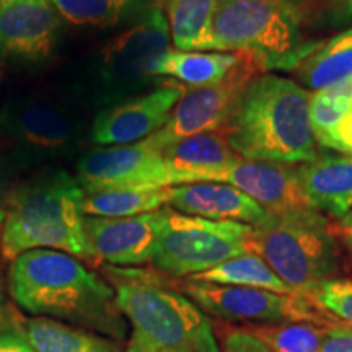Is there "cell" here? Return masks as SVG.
Returning <instances> with one entry per match:
<instances>
[{
  "instance_id": "e0dca14e",
  "label": "cell",
  "mask_w": 352,
  "mask_h": 352,
  "mask_svg": "<svg viewBox=\"0 0 352 352\" xmlns=\"http://www.w3.org/2000/svg\"><path fill=\"white\" fill-rule=\"evenodd\" d=\"M296 175L310 209L338 220L352 210V153H318Z\"/></svg>"
},
{
  "instance_id": "ffe728a7",
  "label": "cell",
  "mask_w": 352,
  "mask_h": 352,
  "mask_svg": "<svg viewBox=\"0 0 352 352\" xmlns=\"http://www.w3.org/2000/svg\"><path fill=\"white\" fill-rule=\"evenodd\" d=\"M243 52L168 50L153 63L152 77H170L186 87L199 88L217 83L240 63Z\"/></svg>"
},
{
  "instance_id": "52a82bcc",
  "label": "cell",
  "mask_w": 352,
  "mask_h": 352,
  "mask_svg": "<svg viewBox=\"0 0 352 352\" xmlns=\"http://www.w3.org/2000/svg\"><path fill=\"white\" fill-rule=\"evenodd\" d=\"M170 25L160 3L104 44L90 65V98L108 108L152 80L151 69L170 50Z\"/></svg>"
},
{
  "instance_id": "e575fe53",
  "label": "cell",
  "mask_w": 352,
  "mask_h": 352,
  "mask_svg": "<svg viewBox=\"0 0 352 352\" xmlns=\"http://www.w3.org/2000/svg\"><path fill=\"white\" fill-rule=\"evenodd\" d=\"M6 215H7V210L0 209V241H2V227H3V222H6Z\"/></svg>"
},
{
  "instance_id": "4dcf8cb0",
  "label": "cell",
  "mask_w": 352,
  "mask_h": 352,
  "mask_svg": "<svg viewBox=\"0 0 352 352\" xmlns=\"http://www.w3.org/2000/svg\"><path fill=\"white\" fill-rule=\"evenodd\" d=\"M318 352H352V327L346 323L329 324Z\"/></svg>"
},
{
  "instance_id": "d6a6232c",
  "label": "cell",
  "mask_w": 352,
  "mask_h": 352,
  "mask_svg": "<svg viewBox=\"0 0 352 352\" xmlns=\"http://www.w3.org/2000/svg\"><path fill=\"white\" fill-rule=\"evenodd\" d=\"M0 352H36L21 333H0Z\"/></svg>"
},
{
  "instance_id": "8fae6325",
  "label": "cell",
  "mask_w": 352,
  "mask_h": 352,
  "mask_svg": "<svg viewBox=\"0 0 352 352\" xmlns=\"http://www.w3.org/2000/svg\"><path fill=\"white\" fill-rule=\"evenodd\" d=\"M183 292L202 310L219 318L253 324H279L310 321L334 324L336 318L308 297L298 294H276L270 290L236 285H219L188 280Z\"/></svg>"
},
{
  "instance_id": "9a60e30c",
  "label": "cell",
  "mask_w": 352,
  "mask_h": 352,
  "mask_svg": "<svg viewBox=\"0 0 352 352\" xmlns=\"http://www.w3.org/2000/svg\"><path fill=\"white\" fill-rule=\"evenodd\" d=\"M59 28L50 0H0V54L39 63L54 51Z\"/></svg>"
},
{
  "instance_id": "484cf974",
  "label": "cell",
  "mask_w": 352,
  "mask_h": 352,
  "mask_svg": "<svg viewBox=\"0 0 352 352\" xmlns=\"http://www.w3.org/2000/svg\"><path fill=\"white\" fill-rule=\"evenodd\" d=\"M170 202V188L104 189L85 192L83 214L90 217L122 219L153 212Z\"/></svg>"
},
{
  "instance_id": "8d00e7d4",
  "label": "cell",
  "mask_w": 352,
  "mask_h": 352,
  "mask_svg": "<svg viewBox=\"0 0 352 352\" xmlns=\"http://www.w3.org/2000/svg\"><path fill=\"white\" fill-rule=\"evenodd\" d=\"M0 305H2V296H0Z\"/></svg>"
},
{
  "instance_id": "f1b7e54d",
  "label": "cell",
  "mask_w": 352,
  "mask_h": 352,
  "mask_svg": "<svg viewBox=\"0 0 352 352\" xmlns=\"http://www.w3.org/2000/svg\"><path fill=\"white\" fill-rule=\"evenodd\" d=\"M308 298L329 315L352 327V280L334 277L308 294Z\"/></svg>"
},
{
  "instance_id": "6da1fadb",
  "label": "cell",
  "mask_w": 352,
  "mask_h": 352,
  "mask_svg": "<svg viewBox=\"0 0 352 352\" xmlns=\"http://www.w3.org/2000/svg\"><path fill=\"white\" fill-rule=\"evenodd\" d=\"M310 90L264 72L241 96L226 134L236 155L279 165L308 164L318 155L310 118Z\"/></svg>"
},
{
  "instance_id": "30bf717a",
  "label": "cell",
  "mask_w": 352,
  "mask_h": 352,
  "mask_svg": "<svg viewBox=\"0 0 352 352\" xmlns=\"http://www.w3.org/2000/svg\"><path fill=\"white\" fill-rule=\"evenodd\" d=\"M267 72L256 57L243 52L227 77L208 87L189 88L171 111L166 124L147 138L157 148L204 132L227 131L239 103L254 78Z\"/></svg>"
},
{
  "instance_id": "2e32d148",
  "label": "cell",
  "mask_w": 352,
  "mask_h": 352,
  "mask_svg": "<svg viewBox=\"0 0 352 352\" xmlns=\"http://www.w3.org/2000/svg\"><path fill=\"white\" fill-rule=\"evenodd\" d=\"M212 183H226L240 189L267 212L310 209L298 188L296 168L289 165L241 158L239 164L215 175Z\"/></svg>"
},
{
  "instance_id": "7402d4cb",
  "label": "cell",
  "mask_w": 352,
  "mask_h": 352,
  "mask_svg": "<svg viewBox=\"0 0 352 352\" xmlns=\"http://www.w3.org/2000/svg\"><path fill=\"white\" fill-rule=\"evenodd\" d=\"M21 334L36 352H121L111 340L43 316L21 321Z\"/></svg>"
},
{
  "instance_id": "7a4b0ae2",
  "label": "cell",
  "mask_w": 352,
  "mask_h": 352,
  "mask_svg": "<svg viewBox=\"0 0 352 352\" xmlns=\"http://www.w3.org/2000/svg\"><path fill=\"white\" fill-rule=\"evenodd\" d=\"M8 285L13 300L28 314L109 334L122 331L114 315V289L72 254L46 248L21 253L12 261Z\"/></svg>"
},
{
  "instance_id": "d4e9b609",
  "label": "cell",
  "mask_w": 352,
  "mask_h": 352,
  "mask_svg": "<svg viewBox=\"0 0 352 352\" xmlns=\"http://www.w3.org/2000/svg\"><path fill=\"white\" fill-rule=\"evenodd\" d=\"M195 283H208L219 285H236L270 290L276 294H297L276 274L274 271L254 253H245L228 261H223L212 270L189 277ZM300 296V294H298Z\"/></svg>"
},
{
  "instance_id": "836d02e7",
  "label": "cell",
  "mask_w": 352,
  "mask_h": 352,
  "mask_svg": "<svg viewBox=\"0 0 352 352\" xmlns=\"http://www.w3.org/2000/svg\"><path fill=\"white\" fill-rule=\"evenodd\" d=\"M336 235L341 236L342 243L352 252V210L347 212L344 217L340 219V223H338L336 228Z\"/></svg>"
},
{
  "instance_id": "5b68a950",
  "label": "cell",
  "mask_w": 352,
  "mask_h": 352,
  "mask_svg": "<svg viewBox=\"0 0 352 352\" xmlns=\"http://www.w3.org/2000/svg\"><path fill=\"white\" fill-rule=\"evenodd\" d=\"M250 253L267 263L294 292L308 297L341 270V250L328 219L314 209L267 212L252 226Z\"/></svg>"
},
{
  "instance_id": "3957f363",
  "label": "cell",
  "mask_w": 352,
  "mask_h": 352,
  "mask_svg": "<svg viewBox=\"0 0 352 352\" xmlns=\"http://www.w3.org/2000/svg\"><path fill=\"white\" fill-rule=\"evenodd\" d=\"M85 191L65 170H51L16 189L8 199L0 252L13 261L32 250H56L94 259L83 214Z\"/></svg>"
},
{
  "instance_id": "ac0fdd59",
  "label": "cell",
  "mask_w": 352,
  "mask_h": 352,
  "mask_svg": "<svg viewBox=\"0 0 352 352\" xmlns=\"http://www.w3.org/2000/svg\"><path fill=\"white\" fill-rule=\"evenodd\" d=\"M168 208L208 220H230L254 226L267 210L240 189L226 183H189L170 188Z\"/></svg>"
},
{
  "instance_id": "7c38bea8",
  "label": "cell",
  "mask_w": 352,
  "mask_h": 352,
  "mask_svg": "<svg viewBox=\"0 0 352 352\" xmlns=\"http://www.w3.org/2000/svg\"><path fill=\"white\" fill-rule=\"evenodd\" d=\"M77 179L85 192L104 189H158L183 184L164 153L148 139L88 152L77 164Z\"/></svg>"
},
{
  "instance_id": "4fadbf2b",
  "label": "cell",
  "mask_w": 352,
  "mask_h": 352,
  "mask_svg": "<svg viewBox=\"0 0 352 352\" xmlns=\"http://www.w3.org/2000/svg\"><path fill=\"white\" fill-rule=\"evenodd\" d=\"M188 90L183 83L168 82L135 98L103 108L91 121V142L101 147H113L151 138L166 124L171 111Z\"/></svg>"
},
{
  "instance_id": "f546056e",
  "label": "cell",
  "mask_w": 352,
  "mask_h": 352,
  "mask_svg": "<svg viewBox=\"0 0 352 352\" xmlns=\"http://www.w3.org/2000/svg\"><path fill=\"white\" fill-rule=\"evenodd\" d=\"M220 352H272L250 329H233L223 340Z\"/></svg>"
},
{
  "instance_id": "cb8c5ba5",
  "label": "cell",
  "mask_w": 352,
  "mask_h": 352,
  "mask_svg": "<svg viewBox=\"0 0 352 352\" xmlns=\"http://www.w3.org/2000/svg\"><path fill=\"white\" fill-rule=\"evenodd\" d=\"M220 0H166L170 36L179 51H206Z\"/></svg>"
},
{
  "instance_id": "44dd1931",
  "label": "cell",
  "mask_w": 352,
  "mask_h": 352,
  "mask_svg": "<svg viewBox=\"0 0 352 352\" xmlns=\"http://www.w3.org/2000/svg\"><path fill=\"white\" fill-rule=\"evenodd\" d=\"M294 72L308 90L318 91L352 77V26L328 41L318 43Z\"/></svg>"
},
{
  "instance_id": "4316f807",
  "label": "cell",
  "mask_w": 352,
  "mask_h": 352,
  "mask_svg": "<svg viewBox=\"0 0 352 352\" xmlns=\"http://www.w3.org/2000/svg\"><path fill=\"white\" fill-rule=\"evenodd\" d=\"M352 111V77L310 94V118L316 144L329 148L338 126Z\"/></svg>"
},
{
  "instance_id": "277c9868",
  "label": "cell",
  "mask_w": 352,
  "mask_h": 352,
  "mask_svg": "<svg viewBox=\"0 0 352 352\" xmlns=\"http://www.w3.org/2000/svg\"><path fill=\"white\" fill-rule=\"evenodd\" d=\"M116 307L131 323L124 352H220L209 316L142 271L114 270Z\"/></svg>"
},
{
  "instance_id": "603a6c76",
  "label": "cell",
  "mask_w": 352,
  "mask_h": 352,
  "mask_svg": "<svg viewBox=\"0 0 352 352\" xmlns=\"http://www.w3.org/2000/svg\"><path fill=\"white\" fill-rule=\"evenodd\" d=\"M69 23L94 28H113L139 19L157 6V0H50Z\"/></svg>"
},
{
  "instance_id": "d6986e66",
  "label": "cell",
  "mask_w": 352,
  "mask_h": 352,
  "mask_svg": "<svg viewBox=\"0 0 352 352\" xmlns=\"http://www.w3.org/2000/svg\"><path fill=\"white\" fill-rule=\"evenodd\" d=\"M165 160L179 173L183 184L212 183L214 176L239 164L223 131L189 135L160 148Z\"/></svg>"
},
{
  "instance_id": "9c48e42d",
  "label": "cell",
  "mask_w": 352,
  "mask_h": 352,
  "mask_svg": "<svg viewBox=\"0 0 352 352\" xmlns=\"http://www.w3.org/2000/svg\"><path fill=\"white\" fill-rule=\"evenodd\" d=\"M252 226L208 220L164 208V227L152 263L170 276H195L250 253Z\"/></svg>"
},
{
  "instance_id": "5bb4252c",
  "label": "cell",
  "mask_w": 352,
  "mask_h": 352,
  "mask_svg": "<svg viewBox=\"0 0 352 352\" xmlns=\"http://www.w3.org/2000/svg\"><path fill=\"white\" fill-rule=\"evenodd\" d=\"M162 227L164 208L122 219L85 215V230L94 259H103L113 266L151 263L155 256Z\"/></svg>"
},
{
  "instance_id": "ba28073f",
  "label": "cell",
  "mask_w": 352,
  "mask_h": 352,
  "mask_svg": "<svg viewBox=\"0 0 352 352\" xmlns=\"http://www.w3.org/2000/svg\"><path fill=\"white\" fill-rule=\"evenodd\" d=\"M0 135L20 165H38L77 153L85 138V121L64 100L25 95L2 108Z\"/></svg>"
},
{
  "instance_id": "74e56055",
  "label": "cell",
  "mask_w": 352,
  "mask_h": 352,
  "mask_svg": "<svg viewBox=\"0 0 352 352\" xmlns=\"http://www.w3.org/2000/svg\"><path fill=\"white\" fill-rule=\"evenodd\" d=\"M0 183H2V182H0Z\"/></svg>"
},
{
  "instance_id": "83f0119b",
  "label": "cell",
  "mask_w": 352,
  "mask_h": 352,
  "mask_svg": "<svg viewBox=\"0 0 352 352\" xmlns=\"http://www.w3.org/2000/svg\"><path fill=\"white\" fill-rule=\"evenodd\" d=\"M329 324L292 321V323L263 324L252 333L272 352H318Z\"/></svg>"
},
{
  "instance_id": "1f68e13d",
  "label": "cell",
  "mask_w": 352,
  "mask_h": 352,
  "mask_svg": "<svg viewBox=\"0 0 352 352\" xmlns=\"http://www.w3.org/2000/svg\"><path fill=\"white\" fill-rule=\"evenodd\" d=\"M328 20L334 26H352V0H329Z\"/></svg>"
},
{
  "instance_id": "d590c367",
  "label": "cell",
  "mask_w": 352,
  "mask_h": 352,
  "mask_svg": "<svg viewBox=\"0 0 352 352\" xmlns=\"http://www.w3.org/2000/svg\"><path fill=\"white\" fill-rule=\"evenodd\" d=\"M279 2H285V3H294V2H300V0H279Z\"/></svg>"
},
{
  "instance_id": "8992f818",
  "label": "cell",
  "mask_w": 352,
  "mask_h": 352,
  "mask_svg": "<svg viewBox=\"0 0 352 352\" xmlns=\"http://www.w3.org/2000/svg\"><path fill=\"white\" fill-rule=\"evenodd\" d=\"M318 43H308L290 3L220 0L206 51L248 52L270 70H294Z\"/></svg>"
}]
</instances>
